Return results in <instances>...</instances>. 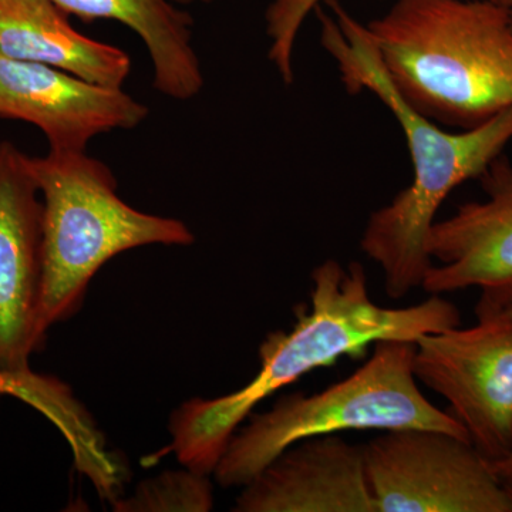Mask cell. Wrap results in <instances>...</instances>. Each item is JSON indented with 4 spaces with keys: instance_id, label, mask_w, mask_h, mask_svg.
<instances>
[{
    "instance_id": "obj_15",
    "label": "cell",
    "mask_w": 512,
    "mask_h": 512,
    "mask_svg": "<svg viewBox=\"0 0 512 512\" xmlns=\"http://www.w3.org/2000/svg\"><path fill=\"white\" fill-rule=\"evenodd\" d=\"M323 0H272L265 12L269 62L285 84H292L293 55L303 22Z\"/></svg>"
},
{
    "instance_id": "obj_13",
    "label": "cell",
    "mask_w": 512,
    "mask_h": 512,
    "mask_svg": "<svg viewBox=\"0 0 512 512\" xmlns=\"http://www.w3.org/2000/svg\"><path fill=\"white\" fill-rule=\"evenodd\" d=\"M67 15L93 22L114 20L133 30L153 64L157 92L177 101L197 97L204 73L194 47L192 19L171 0H52Z\"/></svg>"
},
{
    "instance_id": "obj_9",
    "label": "cell",
    "mask_w": 512,
    "mask_h": 512,
    "mask_svg": "<svg viewBox=\"0 0 512 512\" xmlns=\"http://www.w3.org/2000/svg\"><path fill=\"white\" fill-rule=\"evenodd\" d=\"M483 201L460 205L434 222L427 239L431 266L421 288L441 295L480 288L476 313L512 296V164L500 156L480 177Z\"/></svg>"
},
{
    "instance_id": "obj_10",
    "label": "cell",
    "mask_w": 512,
    "mask_h": 512,
    "mask_svg": "<svg viewBox=\"0 0 512 512\" xmlns=\"http://www.w3.org/2000/svg\"><path fill=\"white\" fill-rule=\"evenodd\" d=\"M150 109L123 87L86 82L46 64L0 53V119L39 128L52 151H87L90 141L114 130H134Z\"/></svg>"
},
{
    "instance_id": "obj_2",
    "label": "cell",
    "mask_w": 512,
    "mask_h": 512,
    "mask_svg": "<svg viewBox=\"0 0 512 512\" xmlns=\"http://www.w3.org/2000/svg\"><path fill=\"white\" fill-rule=\"evenodd\" d=\"M316 8L320 43L338 66L350 94L372 93L402 127L413 164V180L389 204L373 211L360 248L383 272L384 292L403 299L421 288L431 266V227L443 202L456 188L480 180L512 141V109L470 130H446L414 110L384 72L366 25L338 0Z\"/></svg>"
},
{
    "instance_id": "obj_19",
    "label": "cell",
    "mask_w": 512,
    "mask_h": 512,
    "mask_svg": "<svg viewBox=\"0 0 512 512\" xmlns=\"http://www.w3.org/2000/svg\"><path fill=\"white\" fill-rule=\"evenodd\" d=\"M493 2L497 3V5L503 6V8L507 10L512 25V0H493Z\"/></svg>"
},
{
    "instance_id": "obj_1",
    "label": "cell",
    "mask_w": 512,
    "mask_h": 512,
    "mask_svg": "<svg viewBox=\"0 0 512 512\" xmlns=\"http://www.w3.org/2000/svg\"><path fill=\"white\" fill-rule=\"evenodd\" d=\"M289 332L269 333L259 346V372L234 393L217 399H192L170 417L171 444L181 466L195 473H214L235 431L259 403L298 382L313 370L335 365L342 357L362 359L379 340L416 342L427 333L461 326L456 305L431 295L406 308H384L373 302L366 269L326 259L312 272L311 306L296 312Z\"/></svg>"
},
{
    "instance_id": "obj_21",
    "label": "cell",
    "mask_w": 512,
    "mask_h": 512,
    "mask_svg": "<svg viewBox=\"0 0 512 512\" xmlns=\"http://www.w3.org/2000/svg\"><path fill=\"white\" fill-rule=\"evenodd\" d=\"M200 2H202V3H211V2H214V0H200Z\"/></svg>"
},
{
    "instance_id": "obj_20",
    "label": "cell",
    "mask_w": 512,
    "mask_h": 512,
    "mask_svg": "<svg viewBox=\"0 0 512 512\" xmlns=\"http://www.w3.org/2000/svg\"><path fill=\"white\" fill-rule=\"evenodd\" d=\"M171 2H174L175 5H178V6H185V5H191V3H194L195 0H171Z\"/></svg>"
},
{
    "instance_id": "obj_5",
    "label": "cell",
    "mask_w": 512,
    "mask_h": 512,
    "mask_svg": "<svg viewBox=\"0 0 512 512\" xmlns=\"http://www.w3.org/2000/svg\"><path fill=\"white\" fill-rule=\"evenodd\" d=\"M414 352L416 342L379 340L353 375L322 392L286 394L268 412L252 413L225 447L215 480L222 488L244 487L292 444L343 431L433 429L468 440L458 420L421 393Z\"/></svg>"
},
{
    "instance_id": "obj_6",
    "label": "cell",
    "mask_w": 512,
    "mask_h": 512,
    "mask_svg": "<svg viewBox=\"0 0 512 512\" xmlns=\"http://www.w3.org/2000/svg\"><path fill=\"white\" fill-rule=\"evenodd\" d=\"M30 156L0 141V393L35 406L52 386L30 357L43 348V204Z\"/></svg>"
},
{
    "instance_id": "obj_8",
    "label": "cell",
    "mask_w": 512,
    "mask_h": 512,
    "mask_svg": "<svg viewBox=\"0 0 512 512\" xmlns=\"http://www.w3.org/2000/svg\"><path fill=\"white\" fill-rule=\"evenodd\" d=\"M470 328L427 333L416 340L417 382L450 404L448 413L490 463L512 450V322L477 318Z\"/></svg>"
},
{
    "instance_id": "obj_16",
    "label": "cell",
    "mask_w": 512,
    "mask_h": 512,
    "mask_svg": "<svg viewBox=\"0 0 512 512\" xmlns=\"http://www.w3.org/2000/svg\"><path fill=\"white\" fill-rule=\"evenodd\" d=\"M485 316H500V318L508 319L512 322V296L493 309L477 313V318H485Z\"/></svg>"
},
{
    "instance_id": "obj_11",
    "label": "cell",
    "mask_w": 512,
    "mask_h": 512,
    "mask_svg": "<svg viewBox=\"0 0 512 512\" xmlns=\"http://www.w3.org/2000/svg\"><path fill=\"white\" fill-rule=\"evenodd\" d=\"M234 512H376L365 450L340 434L285 448L241 487Z\"/></svg>"
},
{
    "instance_id": "obj_3",
    "label": "cell",
    "mask_w": 512,
    "mask_h": 512,
    "mask_svg": "<svg viewBox=\"0 0 512 512\" xmlns=\"http://www.w3.org/2000/svg\"><path fill=\"white\" fill-rule=\"evenodd\" d=\"M366 29L394 89L434 123L470 130L512 109V25L493 0H396Z\"/></svg>"
},
{
    "instance_id": "obj_12",
    "label": "cell",
    "mask_w": 512,
    "mask_h": 512,
    "mask_svg": "<svg viewBox=\"0 0 512 512\" xmlns=\"http://www.w3.org/2000/svg\"><path fill=\"white\" fill-rule=\"evenodd\" d=\"M0 53L100 86L123 87L131 73L127 52L74 29L52 0H0Z\"/></svg>"
},
{
    "instance_id": "obj_17",
    "label": "cell",
    "mask_w": 512,
    "mask_h": 512,
    "mask_svg": "<svg viewBox=\"0 0 512 512\" xmlns=\"http://www.w3.org/2000/svg\"><path fill=\"white\" fill-rule=\"evenodd\" d=\"M491 467H493L494 473L497 474L498 477L503 480V478H511L512 477V450L511 453L508 454L507 457H504L503 460L495 461V463H491Z\"/></svg>"
},
{
    "instance_id": "obj_18",
    "label": "cell",
    "mask_w": 512,
    "mask_h": 512,
    "mask_svg": "<svg viewBox=\"0 0 512 512\" xmlns=\"http://www.w3.org/2000/svg\"><path fill=\"white\" fill-rule=\"evenodd\" d=\"M503 487L505 490V494H507L508 501H510L512 508V477L511 478H503Z\"/></svg>"
},
{
    "instance_id": "obj_7",
    "label": "cell",
    "mask_w": 512,
    "mask_h": 512,
    "mask_svg": "<svg viewBox=\"0 0 512 512\" xmlns=\"http://www.w3.org/2000/svg\"><path fill=\"white\" fill-rule=\"evenodd\" d=\"M363 450L376 512H512L503 481L470 440L392 430Z\"/></svg>"
},
{
    "instance_id": "obj_14",
    "label": "cell",
    "mask_w": 512,
    "mask_h": 512,
    "mask_svg": "<svg viewBox=\"0 0 512 512\" xmlns=\"http://www.w3.org/2000/svg\"><path fill=\"white\" fill-rule=\"evenodd\" d=\"M113 507L121 512H208L214 495L208 476L185 468L141 481L133 495L117 498Z\"/></svg>"
},
{
    "instance_id": "obj_4",
    "label": "cell",
    "mask_w": 512,
    "mask_h": 512,
    "mask_svg": "<svg viewBox=\"0 0 512 512\" xmlns=\"http://www.w3.org/2000/svg\"><path fill=\"white\" fill-rule=\"evenodd\" d=\"M29 163L43 204L40 329L45 335L79 312L94 275L110 259L148 245L195 242L185 222L121 200L113 171L87 151L49 150Z\"/></svg>"
}]
</instances>
